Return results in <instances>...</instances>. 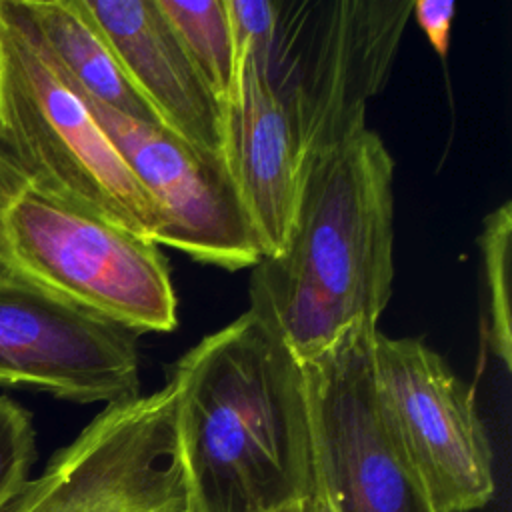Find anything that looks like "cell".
<instances>
[{
  "label": "cell",
  "instance_id": "6da1fadb",
  "mask_svg": "<svg viewBox=\"0 0 512 512\" xmlns=\"http://www.w3.org/2000/svg\"><path fill=\"white\" fill-rule=\"evenodd\" d=\"M192 512H282L320 492L304 366L246 310L170 368Z\"/></svg>",
  "mask_w": 512,
  "mask_h": 512
},
{
  "label": "cell",
  "instance_id": "4fadbf2b",
  "mask_svg": "<svg viewBox=\"0 0 512 512\" xmlns=\"http://www.w3.org/2000/svg\"><path fill=\"white\" fill-rule=\"evenodd\" d=\"M20 6L78 92L128 118L160 124L80 0H20Z\"/></svg>",
  "mask_w": 512,
  "mask_h": 512
},
{
  "label": "cell",
  "instance_id": "9c48e42d",
  "mask_svg": "<svg viewBox=\"0 0 512 512\" xmlns=\"http://www.w3.org/2000/svg\"><path fill=\"white\" fill-rule=\"evenodd\" d=\"M78 94L152 198L160 214L154 240L158 246L176 248L200 264L224 270L254 268L262 260L224 158L160 124L128 118Z\"/></svg>",
  "mask_w": 512,
  "mask_h": 512
},
{
  "label": "cell",
  "instance_id": "5bb4252c",
  "mask_svg": "<svg viewBox=\"0 0 512 512\" xmlns=\"http://www.w3.org/2000/svg\"><path fill=\"white\" fill-rule=\"evenodd\" d=\"M156 2L208 88L226 104L234 92L240 68L226 0Z\"/></svg>",
  "mask_w": 512,
  "mask_h": 512
},
{
  "label": "cell",
  "instance_id": "7c38bea8",
  "mask_svg": "<svg viewBox=\"0 0 512 512\" xmlns=\"http://www.w3.org/2000/svg\"><path fill=\"white\" fill-rule=\"evenodd\" d=\"M158 122L224 158V104L208 88L156 0H80Z\"/></svg>",
  "mask_w": 512,
  "mask_h": 512
},
{
  "label": "cell",
  "instance_id": "9a60e30c",
  "mask_svg": "<svg viewBox=\"0 0 512 512\" xmlns=\"http://www.w3.org/2000/svg\"><path fill=\"white\" fill-rule=\"evenodd\" d=\"M510 246L512 202L494 208L482 222L478 236L484 338L492 356L510 370L512 364V312H510Z\"/></svg>",
  "mask_w": 512,
  "mask_h": 512
},
{
  "label": "cell",
  "instance_id": "8fae6325",
  "mask_svg": "<svg viewBox=\"0 0 512 512\" xmlns=\"http://www.w3.org/2000/svg\"><path fill=\"white\" fill-rule=\"evenodd\" d=\"M224 164L262 258L278 256L292 234L304 160L278 96L248 56H240L238 80L224 104Z\"/></svg>",
  "mask_w": 512,
  "mask_h": 512
},
{
  "label": "cell",
  "instance_id": "ba28073f",
  "mask_svg": "<svg viewBox=\"0 0 512 512\" xmlns=\"http://www.w3.org/2000/svg\"><path fill=\"white\" fill-rule=\"evenodd\" d=\"M372 336L350 338L304 364L320 494L334 512H436L384 422Z\"/></svg>",
  "mask_w": 512,
  "mask_h": 512
},
{
  "label": "cell",
  "instance_id": "e0dca14e",
  "mask_svg": "<svg viewBox=\"0 0 512 512\" xmlns=\"http://www.w3.org/2000/svg\"><path fill=\"white\" fill-rule=\"evenodd\" d=\"M238 56L264 72L276 26V0H226Z\"/></svg>",
  "mask_w": 512,
  "mask_h": 512
},
{
  "label": "cell",
  "instance_id": "ac0fdd59",
  "mask_svg": "<svg viewBox=\"0 0 512 512\" xmlns=\"http://www.w3.org/2000/svg\"><path fill=\"white\" fill-rule=\"evenodd\" d=\"M454 0H412V14L426 40L440 58H446L454 22Z\"/></svg>",
  "mask_w": 512,
  "mask_h": 512
},
{
  "label": "cell",
  "instance_id": "8992f818",
  "mask_svg": "<svg viewBox=\"0 0 512 512\" xmlns=\"http://www.w3.org/2000/svg\"><path fill=\"white\" fill-rule=\"evenodd\" d=\"M2 512H192L174 384L104 406Z\"/></svg>",
  "mask_w": 512,
  "mask_h": 512
},
{
  "label": "cell",
  "instance_id": "ffe728a7",
  "mask_svg": "<svg viewBox=\"0 0 512 512\" xmlns=\"http://www.w3.org/2000/svg\"><path fill=\"white\" fill-rule=\"evenodd\" d=\"M282 512H302V506H294V508H288V510H282Z\"/></svg>",
  "mask_w": 512,
  "mask_h": 512
},
{
  "label": "cell",
  "instance_id": "30bf717a",
  "mask_svg": "<svg viewBox=\"0 0 512 512\" xmlns=\"http://www.w3.org/2000/svg\"><path fill=\"white\" fill-rule=\"evenodd\" d=\"M0 386L116 404L140 396L136 334L0 274Z\"/></svg>",
  "mask_w": 512,
  "mask_h": 512
},
{
  "label": "cell",
  "instance_id": "52a82bcc",
  "mask_svg": "<svg viewBox=\"0 0 512 512\" xmlns=\"http://www.w3.org/2000/svg\"><path fill=\"white\" fill-rule=\"evenodd\" d=\"M372 380L384 422L436 512L482 508L494 494V466L472 388L426 342L380 330Z\"/></svg>",
  "mask_w": 512,
  "mask_h": 512
},
{
  "label": "cell",
  "instance_id": "7a4b0ae2",
  "mask_svg": "<svg viewBox=\"0 0 512 512\" xmlns=\"http://www.w3.org/2000/svg\"><path fill=\"white\" fill-rule=\"evenodd\" d=\"M392 180L368 126L312 156L288 244L252 268L248 310L302 366L378 330L394 282Z\"/></svg>",
  "mask_w": 512,
  "mask_h": 512
},
{
  "label": "cell",
  "instance_id": "2e32d148",
  "mask_svg": "<svg viewBox=\"0 0 512 512\" xmlns=\"http://www.w3.org/2000/svg\"><path fill=\"white\" fill-rule=\"evenodd\" d=\"M34 460L36 430L32 414L8 396H0V512L30 480Z\"/></svg>",
  "mask_w": 512,
  "mask_h": 512
},
{
  "label": "cell",
  "instance_id": "3957f363",
  "mask_svg": "<svg viewBox=\"0 0 512 512\" xmlns=\"http://www.w3.org/2000/svg\"><path fill=\"white\" fill-rule=\"evenodd\" d=\"M0 274L136 336L178 326V296L160 246L46 192L2 146Z\"/></svg>",
  "mask_w": 512,
  "mask_h": 512
},
{
  "label": "cell",
  "instance_id": "5b68a950",
  "mask_svg": "<svg viewBox=\"0 0 512 512\" xmlns=\"http://www.w3.org/2000/svg\"><path fill=\"white\" fill-rule=\"evenodd\" d=\"M412 0H276L264 76L306 162L366 124L394 68Z\"/></svg>",
  "mask_w": 512,
  "mask_h": 512
},
{
  "label": "cell",
  "instance_id": "277c9868",
  "mask_svg": "<svg viewBox=\"0 0 512 512\" xmlns=\"http://www.w3.org/2000/svg\"><path fill=\"white\" fill-rule=\"evenodd\" d=\"M0 146L46 192L156 240L152 198L48 54L20 0H0Z\"/></svg>",
  "mask_w": 512,
  "mask_h": 512
},
{
  "label": "cell",
  "instance_id": "d6986e66",
  "mask_svg": "<svg viewBox=\"0 0 512 512\" xmlns=\"http://www.w3.org/2000/svg\"><path fill=\"white\" fill-rule=\"evenodd\" d=\"M302 512H334L328 504V500L318 492L314 498H310L306 504H302Z\"/></svg>",
  "mask_w": 512,
  "mask_h": 512
}]
</instances>
